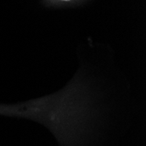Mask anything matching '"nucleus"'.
I'll list each match as a JSON object with an SVG mask.
<instances>
[{
    "mask_svg": "<svg viewBox=\"0 0 146 146\" xmlns=\"http://www.w3.org/2000/svg\"><path fill=\"white\" fill-rule=\"evenodd\" d=\"M61 1H71V0H61Z\"/></svg>",
    "mask_w": 146,
    "mask_h": 146,
    "instance_id": "nucleus-1",
    "label": "nucleus"
}]
</instances>
